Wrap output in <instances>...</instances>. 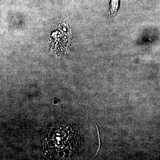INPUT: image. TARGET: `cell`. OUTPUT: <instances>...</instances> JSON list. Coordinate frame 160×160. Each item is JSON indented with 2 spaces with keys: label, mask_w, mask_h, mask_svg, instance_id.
Returning a JSON list of instances; mask_svg holds the SVG:
<instances>
[{
  "label": "cell",
  "mask_w": 160,
  "mask_h": 160,
  "mask_svg": "<svg viewBox=\"0 0 160 160\" xmlns=\"http://www.w3.org/2000/svg\"><path fill=\"white\" fill-rule=\"evenodd\" d=\"M120 0H110L109 6V18L116 15L119 8Z\"/></svg>",
  "instance_id": "obj_1"
}]
</instances>
